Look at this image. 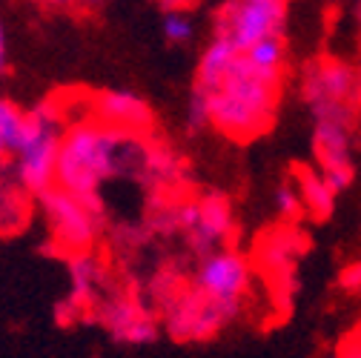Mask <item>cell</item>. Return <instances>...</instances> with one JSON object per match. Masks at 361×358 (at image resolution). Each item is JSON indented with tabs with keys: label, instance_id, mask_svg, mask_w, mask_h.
Masks as SVG:
<instances>
[{
	"label": "cell",
	"instance_id": "f1b7e54d",
	"mask_svg": "<svg viewBox=\"0 0 361 358\" xmlns=\"http://www.w3.org/2000/svg\"><path fill=\"white\" fill-rule=\"evenodd\" d=\"M358 335H361V327H358Z\"/></svg>",
	"mask_w": 361,
	"mask_h": 358
},
{
	"label": "cell",
	"instance_id": "ba28073f",
	"mask_svg": "<svg viewBox=\"0 0 361 358\" xmlns=\"http://www.w3.org/2000/svg\"><path fill=\"white\" fill-rule=\"evenodd\" d=\"M190 249L201 258L215 249L230 247L235 235V212L224 192H201L180 201V233Z\"/></svg>",
	"mask_w": 361,
	"mask_h": 358
},
{
	"label": "cell",
	"instance_id": "4fadbf2b",
	"mask_svg": "<svg viewBox=\"0 0 361 358\" xmlns=\"http://www.w3.org/2000/svg\"><path fill=\"white\" fill-rule=\"evenodd\" d=\"M106 281V266L95 252L69 255V298L61 304V319L92 309Z\"/></svg>",
	"mask_w": 361,
	"mask_h": 358
},
{
	"label": "cell",
	"instance_id": "9c48e42d",
	"mask_svg": "<svg viewBox=\"0 0 361 358\" xmlns=\"http://www.w3.org/2000/svg\"><path fill=\"white\" fill-rule=\"evenodd\" d=\"M98 324L118 341V344H152L161 335V316L147 301V295H138L132 290H109L104 292L95 307Z\"/></svg>",
	"mask_w": 361,
	"mask_h": 358
},
{
	"label": "cell",
	"instance_id": "ffe728a7",
	"mask_svg": "<svg viewBox=\"0 0 361 358\" xmlns=\"http://www.w3.org/2000/svg\"><path fill=\"white\" fill-rule=\"evenodd\" d=\"M273 206H276V212H279L284 221H295V218L304 212L298 187H295V184H279V187L273 190Z\"/></svg>",
	"mask_w": 361,
	"mask_h": 358
},
{
	"label": "cell",
	"instance_id": "7c38bea8",
	"mask_svg": "<svg viewBox=\"0 0 361 358\" xmlns=\"http://www.w3.org/2000/svg\"><path fill=\"white\" fill-rule=\"evenodd\" d=\"M304 235L295 227H279L273 233H267L258 247H255V264L258 270L267 276V281L279 290L281 298L293 292V276L295 264L304 252Z\"/></svg>",
	"mask_w": 361,
	"mask_h": 358
},
{
	"label": "cell",
	"instance_id": "7a4b0ae2",
	"mask_svg": "<svg viewBox=\"0 0 361 358\" xmlns=\"http://www.w3.org/2000/svg\"><path fill=\"white\" fill-rule=\"evenodd\" d=\"M198 89V86H195ZM209 126L233 141H252L273 126L281 98V80L250 66L244 52L209 92Z\"/></svg>",
	"mask_w": 361,
	"mask_h": 358
},
{
	"label": "cell",
	"instance_id": "d6986e66",
	"mask_svg": "<svg viewBox=\"0 0 361 358\" xmlns=\"http://www.w3.org/2000/svg\"><path fill=\"white\" fill-rule=\"evenodd\" d=\"M164 37L172 47H187L195 37V23L187 12H166L164 15Z\"/></svg>",
	"mask_w": 361,
	"mask_h": 358
},
{
	"label": "cell",
	"instance_id": "3957f363",
	"mask_svg": "<svg viewBox=\"0 0 361 358\" xmlns=\"http://www.w3.org/2000/svg\"><path fill=\"white\" fill-rule=\"evenodd\" d=\"M63 129H66L63 104H40L26 112L23 135L18 141V149L9 166L35 198L40 192H47L49 187H55Z\"/></svg>",
	"mask_w": 361,
	"mask_h": 358
},
{
	"label": "cell",
	"instance_id": "d4e9b609",
	"mask_svg": "<svg viewBox=\"0 0 361 358\" xmlns=\"http://www.w3.org/2000/svg\"><path fill=\"white\" fill-rule=\"evenodd\" d=\"M6 63H9V40H6L4 23H0V78L6 75Z\"/></svg>",
	"mask_w": 361,
	"mask_h": 358
},
{
	"label": "cell",
	"instance_id": "e0dca14e",
	"mask_svg": "<svg viewBox=\"0 0 361 358\" xmlns=\"http://www.w3.org/2000/svg\"><path fill=\"white\" fill-rule=\"evenodd\" d=\"M23 123H26V112L9 98H0V163L12 161L18 141L23 135Z\"/></svg>",
	"mask_w": 361,
	"mask_h": 358
},
{
	"label": "cell",
	"instance_id": "8992f818",
	"mask_svg": "<svg viewBox=\"0 0 361 358\" xmlns=\"http://www.w3.org/2000/svg\"><path fill=\"white\" fill-rule=\"evenodd\" d=\"M252 261L235 247H224L198 258L195 270L190 273V287L198 290L204 298L221 304L224 309H230L238 319L252 287Z\"/></svg>",
	"mask_w": 361,
	"mask_h": 358
},
{
	"label": "cell",
	"instance_id": "277c9868",
	"mask_svg": "<svg viewBox=\"0 0 361 358\" xmlns=\"http://www.w3.org/2000/svg\"><path fill=\"white\" fill-rule=\"evenodd\" d=\"M298 92L310 109L312 123H350L355 126L361 109L358 72L338 58H315L298 75Z\"/></svg>",
	"mask_w": 361,
	"mask_h": 358
},
{
	"label": "cell",
	"instance_id": "ac0fdd59",
	"mask_svg": "<svg viewBox=\"0 0 361 358\" xmlns=\"http://www.w3.org/2000/svg\"><path fill=\"white\" fill-rule=\"evenodd\" d=\"M187 284H190V276H184L178 266H164L147 284V301L155 307V312H161L169 301H175L180 295V290Z\"/></svg>",
	"mask_w": 361,
	"mask_h": 358
},
{
	"label": "cell",
	"instance_id": "4316f807",
	"mask_svg": "<svg viewBox=\"0 0 361 358\" xmlns=\"http://www.w3.org/2000/svg\"><path fill=\"white\" fill-rule=\"evenodd\" d=\"M355 18H358V66H355V72H358V89H361V4L355 9Z\"/></svg>",
	"mask_w": 361,
	"mask_h": 358
},
{
	"label": "cell",
	"instance_id": "2e32d148",
	"mask_svg": "<svg viewBox=\"0 0 361 358\" xmlns=\"http://www.w3.org/2000/svg\"><path fill=\"white\" fill-rule=\"evenodd\" d=\"M244 58H247L250 66H255L258 72L284 80V69H287V47H284V37L258 40L255 47H250V49L244 52Z\"/></svg>",
	"mask_w": 361,
	"mask_h": 358
},
{
	"label": "cell",
	"instance_id": "5bb4252c",
	"mask_svg": "<svg viewBox=\"0 0 361 358\" xmlns=\"http://www.w3.org/2000/svg\"><path fill=\"white\" fill-rule=\"evenodd\" d=\"M35 195L18 181L9 163H0V235L20 233L32 215Z\"/></svg>",
	"mask_w": 361,
	"mask_h": 358
},
{
	"label": "cell",
	"instance_id": "484cf974",
	"mask_svg": "<svg viewBox=\"0 0 361 358\" xmlns=\"http://www.w3.org/2000/svg\"><path fill=\"white\" fill-rule=\"evenodd\" d=\"M32 4H37L43 9H69V6H75V0H32Z\"/></svg>",
	"mask_w": 361,
	"mask_h": 358
},
{
	"label": "cell",
	"instance_id": "52a82bcc",
	"mask_svg": "<svg viewBox=\"0 0 361 358\" xmlns=\"http://www.w3.org/2000/svg\"><path fill=\"white\" fill-rule=\"evenodd\" d=\"M287 6L290 0H224L215 12V35L247 52L258 40L284 37Z\"/></svg>",
	"mask_w": 361,
	"mask_h": 358
},
{
	"label": "cell",
	"instance_id": "cb8c5ba5",
	"mask_svg": "<svg viewBox=\"0 0 361 358\" xmlns=\"http://www.w3.org/2000/svg\"><path fill=\"white\" fill-rule=\"evenodd\" d=\"M158 4H161L164 12H187L198 4V0H158Z\"/></svg>",
	"mask_w": 361,
	"mask_h": 358
},
{
	"label": "cell",
	"instance_id": "83f0119b",
	"mask_svg": "<svg viewBox=\"0 0 361 358\" xmlns=\"http://www.w3.org/2000/svg\"><path fill=\"white\" fill-rule=\"evenodd\" d=\"M101 4H104V0H75L78 9H98Z\"/></svg>",
	"mask_w": 361,
	"mask_h": 358
},
{
	"label": "cell",
	"instance_id": "9a60e30c",
	"mask_svg": "<svg viewBox=\"0 0 361 358\" xmlns=\"http://www.w3.org/2000/svg\"><path fill=\"white\" fill-rule=\"evenodd\" d=\"M295 187H298V195H301V204L304 209L312 215V218H327L336 206V192L333 187L324 181V175L319 172V166H304L295 172Z\"/></svg>",
	"mask_w": 361,
	"mask_h": 358
},
{
	"label": "cell",
	"instance_id": "30bf717a",
	"mask_svg": "<svg viewBox=\"0 0 361 358\" xmlns=\"http://www.w3.org/2000/svg\"><path fill=\"white\" fill-rule=\"evenodd\" d=\"M158 316H161V330L178 344L212 341L224 327H230L235 321L230 309H224L221 304L204 298L190 284L180 290V295L175 301H169Z\"/></svg>",
	"mask_w": 361,
	"mask_h": 358
},
{
	"label": "cell",
	"instance_id": "7402d4cb",
	"mask_svg": "<svg viewBox=\"0 0 361 358\" xmlns=\"http://www.w3.org/2000/svg\"><path fill=\"white\" fill-rule=\"evenodd\" d=\"M338 281H341V287H344L347 292H361V258L344 266L341 276H338Z\"/></svg>",
	"mask_w": 361,
	"mask_h": 358
},
{
	"label": "cell",
	"instance_id": "5b68a950",
	"mask_svg": "<svg viewBox=\"0 0 361 358\" xmlns=\"http://www.w3.org/2000/svg\"><path fill=\"white\" fill-rule=\"evenodd\" d=\"M37 204L43 218H47L49 238L61 252H92L106 223L101 198H86L63 187H49L47 192L37 195Z\"/></svg>",
	"mask_w": 361,
	"mask_h": 358
},
{
	"label": "cell",
	"instance_id": "44dd1931",
	"mask_svg": "<svg viewBox=\"0 0 361 358\" xmlns=\"http://www.w3.org/2000/svg\"><path fill=\"white\" fill-rule=\"evenodd\" d=\"M209 126V101L201 89L192 86V92L187 98V129L190 132H201Z\"/></svg>",
	"mask_w": 361,
	"mask_h": 358
},
{
	"label": "cell",
	"instance_id": "8fae6325",
	"mask_svg": "<svg viewBox=\"0 0 361 358\" xmlns=\"http://www.w3.org/2000/svg\"><path fill=\"white\" fill-rule=\"evenodd\" d=\"M86 109L89 118L123 135H149L155 123L149 104L132 89H104L86 101Z\"/></svg>",
	"mask_w": 361,
	"mask_h": 358
},
{
	"label": "cell",
	"instance_id": "6da1fadb",
	"mask_svg": "<svg viewBox=\"0 0 361 358\" xmlns=\"http://www.w3.org/2000/svg\"><path fill=\"white\" fill-rule=\"evenodd\" d=\"M147 138L149 135H123L83 112L63 129L55 187L86 198H101L104 184L112 178L141 172Z\"/></svg>",
	"mask_w": 361,
	"mask_h": 358
},
{
	"label": "cell",
	"instance_id": "603a6c76",
	"mask_svg": "<svg viewBox=\"0 0 361 358\" xmlns=\"http://www.w3.org/2000/svg\"><path fill=\"white\" fill-rule=\"evenodd\" d=\"M338 358H361V335H358V333H355V335H350V338L341 344Z\"/></svg>",
	"mask_w": 361,
	"mask_h": 358
}]
</instances>
